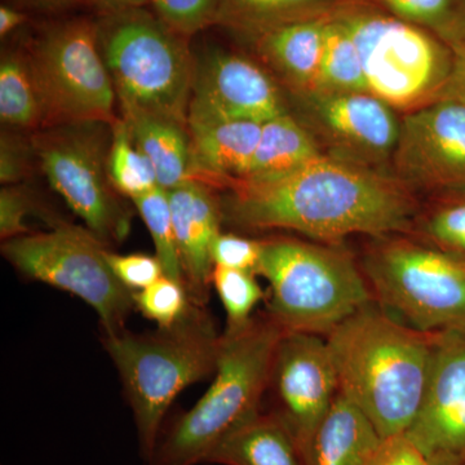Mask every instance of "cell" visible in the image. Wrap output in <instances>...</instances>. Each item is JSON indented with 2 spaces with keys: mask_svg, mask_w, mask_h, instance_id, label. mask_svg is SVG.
Segmentation results:
<instances>
[{
  "mask_svg": "<svg viewBox=\"0 0 465 465\" xmlns=\"http://www.w3.org/2000/svg\"><path fill=\"white\" fill-rule=\"evenodd\" d=\"M268 391L275 403L272 412L286 425L304 459L339 394L338 371L326 338L284 332L275 348Z\"/></svg>",
  "mask_w": 465,
  "mask_h": 465,
  "instance_id": "5bb4252c",
  "label": "cell"
},
{
  "mask_svg": "<svg viewBox=\"0 0 465 465\" xmlns=\"http://www.w3.org/2000/svg\"><path fill=\"white\" fill-rule=\"evenodd\" d=\"M0 118L15 130H42L45 112L26 51L3 54L0 61Z\"/></svg>",
  "mask_w": 465,
  "mask_h": 465,
  "instance_id": "d4e9b609",
  "label": "cell"
},
{
  "mask_svg": "<svg viewBox=\"0 0 465 465\" xmlns=\"http://www.w3.org/2000/svg\"><path fill=\"white\" fill-rule=\"evenodd\" d=\"M428 458L455 455L465 460V335L439 333L427 384L405 433Z\"/></svg>",
  "mask_w": 465,
  "mask_h": 465,
  "instance_id": "2e32d148",
  "label": "cell"
},
{
  "mask_svg": "<svg viewBox=\"0 0 465 465\" xmlns=\"http://www.w3.org/2000/svg\"><path fill=\"white\" fill-rule=\"evenodd\" d=\"M121 112L134 145L154 167L158 186L170 191L193 179L188 125L139 109H121Z\"/></svg>",
  "mask_w": 465,
  "mask_h": 465,
  "instance_id": "44dd1931",
  "label": "cell"
},
{
  "mask_svg": "<svg viewBox=\"0 0 465 465\" xmlns=\"http://www.w3.org/2000/svg\"><path fill=\"white\" fill-rule=\"evenodd\" d=\"M207 463L219 465H305L286 425L273 412L253 415L232 430Z\"/></svg>",
  "mask_w": 465,
  "mask_h": 465,
  "instance_id": "603a6c76",
  "label": "cell"
},
{
  "mask_svg": "<svg viewBox=\"0 0 465 465\" xmlns=\"http://www.w3.org/2000/svg\"><path fill=\"white\" fill-rule=\"evenodd\" d=\"M324 152L307 125L292 113L262 124V134L244 182L268 183L298 173Z\"/></svg>",
  "mask_w": 465,
  "mask_h": 465,
  "instance_id": "7402d4cb",
  "label": "cell"
},
{
  "mask_svg": "<svg viewBox=\"0 0 465 465\" xmlns=\"http://www.w3.org/2000/svg\"><path fill=\"white\" fill-rule=\"evenodd\" d=\"M287 99L324 154L390 174L401 130L396 109L370 92L312 90Z\"/></svg>",
  "mask_w": 465,
  "mask_h": 465,
  "instance_id": "7c38bea8",
  "label": "cell"
},
{
  "mask_svg": "<svg viewBox=\"0 0 465 465\" xmlns=\"http://www.w3.org/2000/svg\"><path fill=\"white\" fill-rule=\"evenodd\" d=\"M108 173L115 192L131 201L158 186L154 167L142 150L134 145L122 116H118L112 124Z\"/></svg>",
  "mask_w": 465,
  "mask_h": 465,
  "instance_id": "83f0119b",
  "label": "cell"
},
{
  "mask_svg": "<svg viewBox=\"0 0 465 465\" xmlns=\"http://www.w3.org/2000/svg\"><path fill=\"white\" fill-rule=\"evenodd\" d=\"M339 0H220L217 26L249 42L274 27L331 15Z\"/></svg>",
  "mask_w": 465,
  "mask_h": 465,
  "instance_id": "cb8c5ba5",
  "label": "cell"
},
{
  "mask_svg": "<svg viewBox=\"0 0 465 465\" xmlns=\"http://www.w3.org/2000/svg\"><path fill=\"white\" fill-rule=\"evenodd\" d=\"M331 14L356 45L370 94L402 114L440 99L455 61L448 43L365 0H339Z\"/></svg>",
  "mask_w": 465,
  "mask_h": 465,
  "instance_id": "52a82bcc",
  "label": "cell"
},
{
  "mask_svg": "<svg viewBox=\"0 0 465 465\" xmlns=\"http://www.w3.org/2000/svg\"><path fill=\"white\" fill-rule=\"evenodd\" d=\"M112 124L88 121L52 125L32 137L52 188L104 243L124 240L130 232V217L109 179Z\"/></svg>",
  "mask_w": 465,
  "mask_h": 465,
  "instance_id": "8fae6325",
  "label": "cell"
},
{
  "mask_svg": "<svg viewBox=\"0 0 465 465\" xmlns=\"http://www.w3.org/2000/svg\"><path fill=\"white\" fill-rule=\"evenodd\" d=\"M256 274L269 283L265 313L284 332L327 336L375 302L362 268L338 244L262 241Z\"/></svg>",
  "mask_w": 465,
  "mask_h": 465,
  "instance_id": "5b68a950",
  "label": "cell"
},
{
  "mask_svg": "<svg viewBox=\"0 0 465 465\" xmlns=\"http://www.w3.org/2000/svg\"><path fill=\"white\" fill-rule=\"evenodd\" d=\"M390 174L416 198L465 197V104L442 99L401 114Z\"/></svg>",
  "mask_w": 465,
  "mask_h": 465,
  "instance_id": "4fadbf2b",
  "label": "cell"
},
{
  "mask_svg": "<svg viewBox=\"0 0 465 465\" xmlns=\"http://www.w3.org/2000/svg\"><path fill=\"white\" fill-rule=\"evenodd\" d=\"M370 465H430V458L406 434L382 440Z\"/></svg>",
  "mask_w": 465,
  "mask_h": 465,
  "instance_id": "74e56055",
  "label": "cell"
},
{
  "mask_svg": "<svg viewBox=\"0 0 465 465\" xmlns=\"http://www.w3.org/2000/svg\"><path fill=\"white\" fill-rule=\"evenodd\" d=\"M136 425L139 449L148 461L173 401L194 382L215 374L223 333L204 307L192 302L182 320L157 331L104 335Z\"/></svg>",
  "mask_w": 465,
  "mask_h": 465,
  "instance_id": "3957f363",
  "label": "cell"
},
{
  "mask_svg": "<svg viewBox=\"0 0 465 465\" xmlns=\"http://www.w3.org/2000/svg\"><path fill=\"white\" fill-rule=\"evenodd\" d=\"M84 5L96 9L99 15H108L148 7L150 0H84Z\"/></svg>",
  "mask_w": 465,
  "mask_h": 465,
  "instance_id": "ab89813d",
  "label": "cell"
},
{
  "mask_svg": "<svg viewBox=\"0 0 465 465\" xmlns=\"http://www.w3.org/2000/svg\"><path fill=\"white\" fill-rule=\"evenodd\" d=\"M402 235L376 238L363 256L375 302L418 331L465 335V262Z\"/></svg>",
  "mask_w": 465,
  "mask_h": 465,
  "instance_id": "ba28073f",
  "label": "cell"
},
{
  "mask_svg": "<svg viewBox=\"0 0 465 465\" xmlns=\"http://www.w3.org/2000/svg\"><path fill=\"white\" fill-rule=\"evenodd\" d=\"M329 16L274 27L247 42L286 94L316 87Z\"/></svg>",
  "mask_w": 465,
  "mask_h": 465,
  "instance_id": "ac0fdd59",
  "label": "cell"
},
{
  "mask_svg": "<svg viewBox=\"0 0 465 465\" xmlns=\"http://www.w3.org/2000/svg\"><path fill=\"white\" fill-rule=\"evenodd\" d=\"M134 299L137 311L158 327L173 326L185 316L192 305L185 286L166 275L146 289L134 292Z\"/></svg>",
  "mask_w": 465,
  "mask_h": 465,
  "instance_id": "1f68e13d",
  "label": "cell"
},
{
  "mask_svg": "<svg viewBox=\"0 0 465 465\" xmlns=\"http://www.w3.org/2000/svg\"><path fill=\"white\" fill-rule=\"evenodd\" d=\"M97 36L121 109L188 125L195 57L189 39L145 8L99 15Z\"/></svg>",
  "mask_w": 465,
  "mask_h": 465,
  "instance_id": "8992f818",
  "label": "cell"
},
{
  "mask_svg": "<svg viewBox=\"0 0 465 465\" xmlns=\"http://www.w3.org/2000/svg\"><path fill=\"white\" fill-rule=\"evenodd\" d=\"M133 202L148 228L154 243L155 256L163 268L164 275L183 284L182 262L166 189L157 186L153 191L134 198Z\"/></svg>",
  "mask_w": 465,
  "mask_h": 465,
  "instance_id": "f546056e",
  "label": "cell"
},
{
  "mask_svg": "<svg viewBox=\"0 0 465 465\" xmlns=\"http://www.w3.org/2000/svg\"><path fill=\"white\" fill-rule=\"evenodd\" d=\"M262 124L251 121L188 124L193 179L210 186L243 179L258 146Z\"/></svg>",
  "mask_w": 465,
  "mask_h": 465,
  "instance_id": "d6986e66",
  "label": "cell"
},
{
  "mask_svg": "<svg viewBox=\"0 0 465 465\" xmlns=\"http://www.w3.org/2000/svg\"><path fill=\"white\" fill-rule=\"evenodd\" d=\"M410 232L416 240L465 262V197L437 201L430 210H420Z\"/></svg>",
  "mask_w": 465,
  "mask_h": 465,
  "instance_id": "f1b7e54d",
  "label": "cell"
},
{
  "mask_svg": "<svg viewBox=\"0 0 465 465\" xmlns=\"http://www.w3.org/2000/svg\"><path fill=\"white\" fill-rule=\"evenodd\" d=\"M313 90L369 92L356 45L332 14L327 18L320 74Z\"/></svg>",
  "mask_w": 465,
  "mask_h": 465,
  "instance_id": "484cf974",
  "label": "cell"
},
{
  "mask_svg": "<svg viewBox=\"0 0 465 465\" xmlns=\"http://www.w3.org/2000/svg\"><path fill=\"white\" fill-rule=\"evenodd\" d=\"M106 251L90 229L66 223L2 244L3 255L20 273L84 300L99 316L104 333L112 335L125 330L136 305L133 291L110 269Z\"/></svg>",
  "mask_w": 465,
  "mask_h": 465,
  "instance_id": "30bf717a",
  "label": "cell"
},
{
  "mask_svg": "<svg viewBox=\"0 0 465 465\" xmlns=\"http://www.w3.org/2000/svg\"><path fill=\"white\" fill-rule=\"evenodd\" d=\"M41 94L45 127L114 124L116 92L101 54L96 20L69 18L43 26L26 50Z\"/></svg>",
  "mask_w": 465,
  "mask_h": 465,
  "instance_id": "9c48e42d",
  "label": "cell"
},
{
  "mask_svg": "<svg viewBox=\"0 0 465 465\" xmlns=\"http://www.w3.org/2000/svg\"><path fill=\"white\" fill-rule=\"evenodd\" d=\"M167 193L183 284L191 302L204 307L215 268L211 247L222 232L220 198L213 194L210 185L195 179L180 183Z\"/></svg>",
  "mask_w": 465,
  "mask_h": 465,
  "instance_id": "e0dca14e",
  "label": "cell"
},
{
  "mask_svg": "<svg viewBox=\"0 0 465 465\" xmlns=\"http://www.w3.org/2000/svg\"><path fill=\"white\" fill-rule=\"evenodd\" d=\"M437 335L411 329L372 302L324 336L339 391L362 410L382 439L411 427Z\"/></svg>",
  "mask_w": 465,
  "mask_h": 465,
  "instance_id": "7a4b0ae2",
  "label": "cell"
},
{
  "mask_svg": "<svg viewBox=\"0 0 465 465\" xmlns=\"http://www.w3.org/2000/svg\"><path fill=\"white\" fill-rule=\"evenodd\" d=\"M391 16L428 30L452 50L465 45V0H365Z\"/></svg>",
  "mask_w": 465,
  "mask_h": 465,
  "instance_id": "4316f807",
  "label": "cell"
},
{
  "mask_svg": "<svg viewBox=\"0 0 465 465\" xmlns=\"http://www.w3.org/2000/svg\"><path fill=\"white\" fill-rule=\"evenodd\" d=\"M213 284L225 309L226 330L238 329L249 322L253 317L252 312L265 298L256 274L251 272L215 266Z\"/></svg>",
  "mask_w": 465,
  "mask_h": 465,
  "instance_id": "4dcf8cb0",
  "label": "cell"
},
{
  "mask_svg": "<svg viewBox=\"0 0 465 465\" xmlns=\"http://www.w3.org/2000/svg\"><path fill=\"white\" fill-rule=\"evenodd\" d=\"M223 220L250 231L287 229L323 243L351 234H409L420 204L391 174L323 154L268 183L228 180Z\"/></svg>",
  "mask_w": 465,
  "mask_h": 465,
  "instance_id": "6da1fadb",
  "label": "cell"
},
{
  "mask_svg": "<svg viewBox=\"0 0 465 465\" xmlns=\"http://www.w3.org/2000/svg\"><path fill=\"white\" fill-rule=\"evenodd\" d=\"M35 200L26 188L5 185L0 192V237L3 241L29 234L25 220L36 213Z\"/></svg>",
  "mask_w": 465,
  "mask_h": 465,
  "instance_id": "e575fe53",
  "label": "cell"
},
{
  "mask_svg": "<svg viewBox=\"0 0 465 465\" xmlns=\"http://www.w3.org/2000/svg\"><path fill=\"white\" fill-rule=\"evenodd\" d=\"M382 440L362 410L339 391L309 445L305 465H370Z\"/></svg>",
  "mask_w": 465,
  "mask_h": 465,
  "instance_id": "ffe728a7",
  "label": "cell"
},
{
  "mask_svg": "<svg viewBox=\"0 0 465 465\" xmlns=\"http://www.w3.org/2000/svg\"><path fill=\"white\" fill-rule=\"evenodd\" d=\"M27 21V15L24 14L20 9L9 7V5H2L0 7V36L3 39L9 34L16 32Z\"/></svg>",
  "mask_w": 465,
  "mask_h": 465,
  "instance_id": "60d3db41",
  "label": "cell"
},
{
  "mask_svg": "<svg viewBox=\"0 0 465 465\" xmlns=\"http://www.w3.org/2000/svg\"><path fill=\"white\" fill-rule=\"evenodd\" d=\"M454 51V67L440 100L451 99L465 104V45Z\"/></svg>",
  "mask_w": 465,
  "mask_h": 465,
  "instance_id": "f35d334b",
  "label": "cell"
},
{
  "mask_svg": "<svg viewBox=\"0 0 465 465\" xmlns=\"http://www.w3.org/2000/svg\"><path fill=\"white\" fill-rule=\"evenodd\" d=\"M20 2L43 11H60L74 5H84V0H20Z\"/></svg>",
  "mask_w": 465,
  "mask_h": 465,
  "instance_id": "b9f144b4",
  "label": "cell"
},
{
  "mask_svg": "<svg viewBox=\"0 0 465 465\" xmlns=\"http://www.w3.org/2000/svg\"><path fill=\"white\" fill-rule=\"evenodd\" d=\"M106 262L115 277L133 292L146 289L164 275L163 268L155 255H119L106 251Z\"/></svg>",
  "mask_w": 465,
  "mask_h": 465,
  "instance_id": "d590c367",
  "label": "cell"
},
{
  "mask_svg": "<svg viewBox=\"0 0 465 465\" xmlns=\"http://www.w3.org/2000/svg\"><path fill=\"white\" fill-rule=\"evenodd\" d=\"M430 465H465V460L455 455L439 454L430 458Z\"/></svg>",
  "mask_w": 465,
  "mask_h": 465,
  "instance_id": "7bdbcfd3",
  "label": "cell"
},
{
  "mask_svg": "<svg viewBox=\"0 0 465 465\" xmlns=\"http://www.w3.org/2000/svg\"><path fill=\"white\" fill-rule=\"evenodd\" d=\"M262 64L246 54L208 48L195 57L188 124H265L291 113L286 91Z\"/></svg>",
  "mask_w": 465,
  "mask_h": 465,
  "instance_id": "9a60e30c",
  "label": "cell"
},
{
  "mask_svg": "<svg viewBox=\"0 0 465 465\" xmlns=\"http://www.w3.org/2000/svg\"><path fill=\"white\" fill-rule=\"evenodd\" d=\"M283 330L268 314L225 330L213 384L159 436L148 465H198L232 430L262 411Z\"/></svg>",
  "mask_w": 465,
  "mask_h": 465,
  "instance_id": "277c9868",
  "label": "cell"
},
{
  "mask_svg": "<svg viewBox=\"0 0 465 465\" xmlns=\"http://www.w3.org/2000/svg\"><path fill=\"white\" fill-rule=\"evenodd\" d=\"M262 241L249 240L232 232H220L211 247L213 265L256 274ZM258 275V274H256Z\"/></svg>",
  "mask_w": 465,
  "mask_h": 465,
  "instance_id": "836d02e7",
  "label": "cell"
},
{
  "mask_svg": "<svg viewBox=\"0 0 465 465\" xmlns=\"http://www.w3.org/2000/svg\"><path fill=\"white\" fill-rule=\"evenodd\" d=\"M34 153L32 140L26 142L21 134L3 133L0 139V182L15 185L26 176Z\"/></svg>",
  "mask_w": 465,
  "mask_h": 465,
  "instance_id": "8d00e7d4",
  "label": "cell"
},
{
  "mask_svg": "<svg viewBox=\"0 0 465 465\" xmlns=\"http://www.w3.org/2000/svg\"><path fill=\"white\" fill-rule=\"evenodd\" d=\"M155 16L183 38L217 25L220 0H150Z\"/></svg>",
  "mask_w": 465,
  "mask_h": 465,
  "instance_id": "d6a6232c",
  "label": "cell"
}]
</instances>
